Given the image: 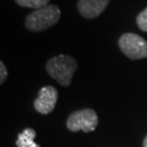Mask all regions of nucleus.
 <instances>
[{
  "instance_id": "nucleus-11",
  "label": "nucleus",
  "mask_w": 147,
  "mask_h": 147,
  "mask_svg": "<svg viewBox=\"0 0 147 147\" xmlns=\"http://www.w3.org/2000/svg\"><path fill=\"white\" fill-rule=\"evenodd\" d=\"M143 146L147 147V135H146V137L144 138V141H143Z\"/></svg>"
},
{
  "instance_id": "nucleus-9",
  "label": "nucleus",
  "mask_w": 147,
  "mask_h": 147,
  "mask_svg": "<svg viewBox=\"0 0 147 147\" xmlns=\"http://www.w3.org/2000/svg\"><path fill=\"white\" fill-rule=\"evenodd\" d=\"M136 24L140 30L147 32V8L136 16Z\"/></svg>"
},
{
  "instance_id": "nucleus-7",
  "label": "nucleus",
  "mask_w": 147,
  "mask_h": 147,
  "mask_svg": "<svg viewBox=\"0 0 147 147\" xmlns=\"http://www.w3.org/2000/svg\"><path fill=\"white\" fill-rule=\"evenodd\" d=\"M36 137V132L31 127H27L24 131H22L18 135L16 146L18 147H40L38 144L34 142V138Z\"/></svg>"
},
{
  "instance_id": "nucleus-3",
  "label": "nucleus",
  "mask_w": 147,
  "mask_h": 147,
  "mask_svg": "<svg viewBox=\"0 0 147 147\" xmlns=\"http://www.w3.org/2000/svg\"><path fill=\"white\" fill-rule=\"evenodd\" d=\"M118 44L121 51L131 60L147 58V42L137 34L125 33L120 36Z\"/></svg>"
},
{
  "instance_id": "nucleus-5",
  "label": "nucleus",
  "mask_w": 147,
  "mask_h": 147,
  "mask_svg": "<svg viewBox=\"0 0 147 147\" xmlns=\"http://www.w3.org/2000/svg\"><path fill=\"white\" fill-rule=\"evenodd\" d=\"M58 100V90L53 86H44L39 89L37 98L34 100V108L42 115H48L55 109Z\"/></svg>"
},
{
  "instance_id": "nucleus-4",
  "label": "nucleus",
  "mask_w": 147,
  "mask_h": 147,
  "mask_svg": "<svg viewBox=\"0 0 147 147\" xmlns=\"http://www.w3.org/2000/svg\"><path fill=\"white\" fill-rule=\"evenodd\" d=\"M98 124V116L95 110L85 108L72 112L68 117L67 127L71 132H93Z\"/></svg>"
},
{
  "instance_id": "nucleus-8",
  "label": "nucleus",
  "mask_w": 147,
  "mask_h": 147,
  "mask_svg": "<svg viewBox=\"0 0 147 147\" xmlns=\"http://www.w3.org/2000/svg\"><path fill=\"white\" fill-rule=\"evenodd\" d=\"M16 2L23 8H31L37 10L48 5L49 0H16Z\"/></svg>"
},
{
  "instance_id": "nucleus-2",
  "label": "nucleus",
  "mask_w": 147,
  "mask_h": 147,
  "mask_svg": "<svg viewBox=\"0 0 147 147\" xmlns=\"http://www.w3.org/2000/svg\"><path fill=\"white\" fill-rule=\"evenodd\" d=\"M61 12L58 5H48L34 10L25 19V27L31 32H42L58 23Z\"/></svg>"
},
{
  "instance_id": "nucleus-6",
  "label": "nucleus",
  "mask_w": 147,
  "mask_h": 147,
  "mask_svg": "<svg viewBox=\"0 0 147 147\" xmlns=\"http://www.w3.org/2000/svg\"><path fill=\"white\" fill-rule=\"evenodd\" d=\"M109 1L110 0H79L78 10L85 19H95L105 11Z\"/></svg>"
},
{
  "instance_id": "nucleus-1",
  "label": "nucleus",
  "mask_w": 147,
  "mask_h": 147,
  "mask_svg": "<svg viewBox=\"0 0 147 147\" xmlns=\"http://www.w3.org/2000/svg\"><path fill=\"white\" fill-rule=\"evenodd\" d=\"M78 68L76 60L68 55H59L49 59L46 63L48 74L62 86H69Z\"/></svg>"
},
{
  "instance_id": "nucleus-10",
  "label": "nucleus",
  "mask_w": 147,
  "mask_h": 147,
  "mask_svg": "<svg viewBox=\"0 0 147 147\" xmlns=\"http://www.w3.org/2000/svg\"><path fill=\"white\" fill-rule=\"evenodd\" d=\"M7 76H8L7 68H5V63L2 61H0V84L5 83V81L7 80Z\"/></svg>"
}]
</instances>
